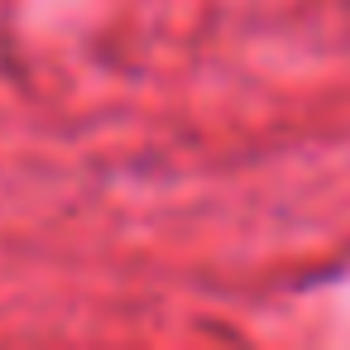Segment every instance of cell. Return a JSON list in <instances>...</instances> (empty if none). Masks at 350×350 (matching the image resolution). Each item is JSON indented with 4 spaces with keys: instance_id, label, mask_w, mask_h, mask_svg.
Instances as JSON below:
<instances>
[]
</instances>
